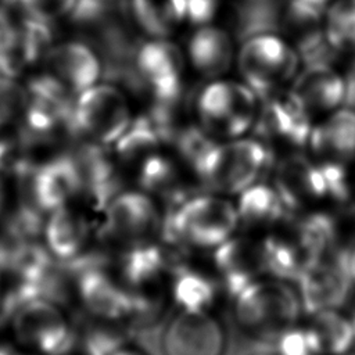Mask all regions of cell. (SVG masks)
Listing matches in <instances>:
<instances>
[{
    "instance_id": "6da1fadb",
    "label": "cell",
    "mask_w": 355,
    "mask_h": 355,
    "mask_svg": "<svg viewBox=\"0 0 355 355\" xmlns=\"http://www.w3.org/2000/svg\"><path fill=\"white\" fill-rule=\"evenodd\" d=\"M240 226L236 202L223 194H191L165 215L162 236L183 250H215Z\"/></svg>"
},
{
    "instance_id": "7a4b0ae2",
    "label": "cell",
    "mask_w": 355,
    "mask_h": 355,
    "mask_svg": "<svg viewBox=\"0 0 355 355\" xmlns=\"http://www.w3.org/2000/svg\"><path fill=\"white\" fill-rule=\"evenodd\" d=\"M232 300L240 330L261 343L275 344L283 331L297 324L302 312L298 291L270 276L254 280Z\"/></svg>"
},
{
    "instance_id": "3957f363",
    "label": "cell",
    "mask_w": 355,
    "mask_h": 355,
    "mask_svg": "<svg viewBox=\"0 0 355 355\" xmlns=\"http://www.w3.org/2000/svg\"><path fill=\"white\" fill-rule=\"evenodd\" d=\"M270 164V150L257 137L215 140L200 157L194 173L208 191L236 197L259 182Z\"/></svg>"
},
{
    "instance_id": "277c9868",
    "label": "cell",
    "mask_w": 355,
    "mask_h": 355,
    "mask_svg": "<svg viewBox=\"0 0 355 355\" xmlns=\"http://www.w3.org/2000/svg\"><path fill=\"white\" fill-rule=\"evenodd\" d=\"M261 98L244 82L218 78L196 100L198 126L215 140L245 136L254 128Z\"/></svg>"
},
{
    "instance_id": "5b68a950",
    "label": "cell",
    "mask_w": 355,
    "mask_h": 355,
    "mask_svg": "<svg viewBox=\"0 0 355 355\" xmlns=\"http://www.w3.org/2000/svg\"><path fill=\"white\" fill-rule=\"evenodd\" d=\"M8 324L21 348L36 355H71L76 347V329L61 305L44 297L18 304Z\"/></svg>"
},
{
    "instance_id": "8992f818",
    "label": "cell",
    "mask_w": 355,
    "mask_h": 355,
    "mask_svg": "<svg viewBox=\"0 0 355 355\" xmlns=\"http://www.w3.org/2000/svg\"><path fill=\"white\" fill-rule=\"evenodd\" d=\"M301 58L293 44L275 32L248 36L236 53L243 82L258 97L280 90L298 73Z\"/></svg>"
},
{
    "instance_id": "52a82bcc",
    "label": "cell",
    "mask_w": 355,
    "mask_h": 355,
    "mask_svg": "<svg viewBox=\"0 0 355 355\" xmlns=\"http://www.w3.org/2000/svg\"><path fill=\"white\" fill-rule=\"evenodd\" d=\"M132 119L126 94L114 85L98 82L76 94L72 104V126L89 144L114 146Z\"/></svg>"
},
{
    "instance_id": "ba28073f",
    "label": "cell",
    "mask_w": 355,
    "mask_h": 355,
    "mask_svg": "<svg viewBox=\"0 0 355 355\" xmlns=\"http://www.w3.org/2000/svg\"><path fill=\"white\" fill-rule=\"evenodd\" d=\"M165 215L159 201L141 189L115 193L103 207L98 232L122 248L151 241L162 233Z\"/></svg>"
},
{
    "instance_id": "9c48e42d",
    "label": "cell",
    "mask_w": 355,
    "mask_h": 355,
    "mask_svg": "<svg viewBox=\"0 0 355 355\" xmlns=\"http://www.w3.org/2000/svg\"><path fill=\"white\" fill-rule=\"evenodd\" d=\"M347 252L345 248H334L305 262L295 282L304 312L313 315L343 306L354 283L347 268Z\"/></svg>"
},
{
    "instance_id": "30bf717a",
    "label": "cell",
    "mask_w": 355,
    "mask_h": 355,
    "mask_svg": "<svg viewBox=\"0 0 355 355\" xmlns=\"http://www.w3.org/2000/svg\"><path fill=\"white\" fill-rule=\"evenodd\" d=\"M135 64L139 78L159 104H171L180 96L186 57L183 50L169 37H150L139 46Z\"/></svg>"
},
{
    "instance_id": "8fae6325",
    "label": "cell",
    "mask_w": 355,
    "mask_h": 355,
    "mask_svg": "<svg viewBox=\"0 0 355 355\" xmlns=\"http://www.w3.org/2000/svg\"><path fill=\"white\" fill-rule=\"evenodd\" d=\"M226 344L225 327L212 311L180 309L161 340L165 355H223Z\"/></svg>"
},
{
    "instance_id": "7c38bea8",
    "label": "cell",
    "mask_w": 355,
    "mask_h": 355,
    "mask_svg": "<svg viewBox=\"0 0 355 355\" xmlns=\"http://www.w3.org/2000/svg\"><path fill=\"white\" fill-rule=\"evenodd\" d=\"M29 198L49 214L83 198V179L78 161L71 155L50 158L29 173Z\"/></svg>"
},
{
    "instance_id": "4fadbf2b",
    "label": "cell",
    "mask_w": 355,
    "mask_h": 355,
    "mask_svg": "<svg viewBox=\"0 0 355 355\" xmlns=\"http://www.w3.org/2000/svg\"><path fill=\"white\" fill-rule=\"evenodd\" d=\"M212 262L222 288L233 298L241 288L266 276L263 239L234 233L212 250Z\"/></svg>"
},
{
    "instance_id": "5bb4252c",
    "label": "cell",
    "mask_w": 355,
    "mask_h": 355,
    "mask_svg": "<svg viewBox=\"0 0 355 355\" xmlns=\"http://www.w3.org/2000/svg\"><path fill=\"white\" fill-rule=\"evenodd\" d=\"M42 237L54 259L71 262L83 257L94 237V222L87 208L72 202L47 214Z\"/></svg>"
},
{
    "instance_id": "9a60e30c",
    "label": "cell",
    "mask_w": 355,
    "mask_h": 355,
    "mask_svg": "<svg viewBox=\"0 0 355 355\" xmlns=\"http://www.w3.org/2000/svg\"><path fill=\"white\" fill-rule=\"evenodd\" d=\"M75 293L89 316L126 322L129 288L119 276L111 275L103 266L80 268L75 277Z\"/></svg>"
},
{
    "instance_id": "2e32d148",
    "label": "cell",
    "mask_w": 355,
    "mask_h": 355,
    "mask_svg": "<svg viewBox=\"0 0 355 355\" xmlns=\"http://www.w3.org/2000/svg\"><path fill=\"white\" fill-rule=\"evenodd\" d=\"M255 125L263 137L277 139L294 146L308 143L311 133V115L291 93V90H276L261 97Z\"/></svg>"
},
{
    "instance_id": "e0dca14e",
    "label": "cell",
    "mask_w": 355,
    "mask_h": 355,
    "mask_svg": "<svg viewBox=\"0 0 355 355\" xmlns=\"http://www.w3.org/2000/svg\"><path fill=\"white\" fill-rule=\"evenodd\" d=\"M172 244L157 239L123 248L119 261V277L129 288L164 287L169 283L179 262L172 255Z\"/></svg>"
},
{
    "instance_id": "ac0fdd59",
    "label": "cell",
    "mask_w": 355,
    "mask_h": 355,
    "mask_svg": "<svg viewBox=\"0 0 355 355\" xmlns=\"http://www.w3.org/2000/svg\"><path fill=\"white\" fill-rule=\"evenodd\" d=\"M44 64L55 80L72 94H79L100 82L101 61L87 44L82 42H61L53 44L44 55Z\"/></svg>"
},
{
    "instance_id": "d6986e66",
    "label": "cell",
    "mask_w": 355,
    "mask_h": 355,
    "mask_svg": "<svg viewBox=\"0 0 355 355\" xmlns=\"http://www.w3.org/2000/svg\"><path fill=\"white\" fill-rule=\"evenodd\" d=\"M273 186L287 211H297L312 200L327 196L324 178L318 162L291 154L276 165Z\"/></svg>"
},
{
    "instance_id": "ffe728a7",
    "label": "cell",
    "mask_w": 355,
    "mask_h": 355,
    "mask_svg": "<svg viewBox=\"0 0 355 355\" xmlns=\"http://www.w3.org/2000/svg\"><path fill=\"white\" fill-rule=\"evenodd\" d=\"M135 171L139 189L151 194L158 201L161 198L173 201L175 207L183 198L191 196L187 189L190 166L179 157L162 153L161 148L140 161Z\"/></svg>"
},
{
    "instance_id": "44dd1931",
    "label": "cell",
    "mask_w": 355,
    "mask_h": 355,
    "mask_svg": "<svg viewBox=\"0 0 355 355\" xmlns=\"http://www.w3.org/2000/svg\"><path fill=\"white\" fill-rule=\"evenodd\" d=\"M291 93L312 114L336 110L344 103L345 79L331 64H309L293 79Z\"/></svg>"
},
{
    "instance_id": "7402d4cb",
    "label": "cell",
    "mask_w": 355,
    "mask_h": 355,
    "mask_svg": "<svg viewBox=\"0 0 355 355\" xmlns=\"http://www.w3.org/2000/svg\"><path fill=\"white\" fill-rule=\"evenodd\" d=\"M234 43L229 32L212 24H202L187 43V60L204 78H222L236 60Z\"/></svg>"
},
{
    "instance_id": "603a6c76",
    "label": "cell",
    "mask_w": 355,
    "mask_h": 355,
    "mask_svg": "<svg viewBox=\"0 0 355 355\" xmlns=\"http://www.w3.org/2000/svg\"><path fill=\"white\" fill-rule=\"evenodd\" d=\"M308 143L320 161H355V110L345 107L334 111L311 129Z\"/></svg>"
},
{
    "instance_id": "cb8c5ba5",
    "label": "cell",
    "mask_w": 355,
    "mask_h": 355,
    "mask_svg": "<svg viewBox=\"0 0 355 355\" xmlns=\"http://www.w3.org/2000/svg\"><path fill=\"white\" fill-rule=\"evenodd\" d=\"M168 287L172 302L184 311H212L222 288L216 275L186 263L173 269Z\"/></svg>"
},
{
    "instance_id": "d4e9b609",
    "label": "cell",
    "mask_w": 355,
    "mask_h": 355,
    "mask_svg": "<svg viewBox=\"0 0 355 355\" xmlns=\"http://www.w3.org/2000/svg\"><path fill=\"white\" fill-rule=\"evenodd\" d=\"M240 225L247 229L270 227L288 212L273 184L257 182L236 196Z\"/></svg>"
},
{
    "instance_id": "484cf974",
    "label": "cell",
    "mask_w": 355,
    "mask_h": 355,
    "mask_svg": "<svg viewBox=\"0 0 355 355\" xmlns=\"http://www.w3.org/2000/svg\"><path fill=\"white\" fill-rule=\"evenodd\" d=\"M130 11L150 37H169L187 19L184 0H130Z\"/></svg>"
},
{
    "instance_id": "4316f807",
    "label": "cell",
    "mask_w": 355,
    "mask_h": 355,
    "mask_svg": "<svg viewBox=\"0 0 355 355\" xmlns=\"http://www.w3.org/2000/svg\"><path fill=\"white\" fill-rule=\"evenodd\" d=\"M312 316L308 330L318 355H343L355 344V330L347 315L337 309H323Z\"/></svg>"
},
{
    "instance_id": "83f0119b",
    "label": "cell",
    "mask_w": 355,
    "mask_h": 355,
    "mask_svg": "<svg viewBox=\"0 0 355 355\" xmlns=\"http://www.w3.org/2000/svg\"><path fill=\"white\" fill-rule=\"evenodd\" d=\"M295 240L306 261L334 248H343L338 243L337 219L326 212H312L304 216L295 226Z\"/></svg>"
},
{
    "instance_id": "f1b7e54d",
    "label": "cell",
    "mask_w": 355,
    "mask_h": 355,
    "mask_svg": "<svg viewBox=\"0 0 355 355\" xmlns=\"http://www.w3.org/2000/svg\"><path fill=\"white\" fill-rule=\"evenodd\" d=\"M123 322L89 316L76 329V348L80 355H110L126 345L128 334Z\"/></svg>"
},
{
    "instance_id": "f546056e",
    "label": "cell",
    "mask_w": 355,
    "mask_h": 355,
    "mask_svg": "<svg viewBox=\"0 0 355 355\" xmlns=\"http://www.w3.org/2000/svg\"><path fill=\"white\" fill-rule=\"evenodd\" d=\"M263 262L266 276L286 282H297L306 258L297 240L280 234L263 237Z\"/></svg>"
},
{
    "instance_id": "4dcf8cb0",
    "label": "cell",
    "mask_w": 355,
    "mask_h": 355,
    "mask_svg": "<svg viewBox=\"0 0 355 355\" xmlns=\"http://www.w3.org/2000/svg\"><path fill=\"white\" fill-rule=\"evenodd\" d=\"M324 35L340 54H355V0H334L326 7Z\"/></svg>"
},
{
    "instance_id": "1f68e13d",
    "label": "cell",
    "mask_w": 355,
    "mask_h": 355,
    "mask_svg": "<svg viewBox=\"0 0 355 355\" xmlns=\"http://www.w3.org/2000/svg\"><path fill=\"white\" fill-rule=\"evenodd\" d=\"M19 33L21 28L14 18L0 7V68L12 76L24 65L19 53Z\"/></svg>"
},
{
    "instance_id": "d6a6232c",
    "label": "cell",
    "mask_w": 355,
    "mask_h": 355,
    "mask_svg": "<svg viewBox=\"0 0 355 355\" xmlns=\"http://www.w3.org/2000/svg\"><path fill=\"white\" fill-rule=\"evenodd\" d=\"M25 100V87L15 80V76L6 73L0 68V129L22 115Z\"/></svg>"
},
{
    "instance_id": "836d02e7",
    "label": "cell",
    "mask_w": 355,
    "mask_h": 355,
    "mask_svg": "<svg viewBox=\"0 0 355 355\" xmlns=\"http://www.w3.org/2000/svg\"><path fill=\"white\" fill-rule=\"evenodd\" d=\"M26 18L40 22H54L72 15L78 0H17Z\"/></svg>"
},
{
    "instance_id": "e575fe53",
    "label": "cell",
    "mask_w": 355,
    "mask_h": 355,
    "mask_svg": "<svg viewBox=\"0 0 355 355\" xmlns=\"http://www.w3.org/2000/svg\"><path fill=\"white\" fill-rule=\"evenodd\" d=\"M273 345L277 355H318L308 327H298L297 324L283 331Z\"/></svg>"
},
{
    "instance_id": "d590c367",
    "label": "cell",
    "mask_w": 355,
    "mask_h": 355,
    "mask_svg": "<svg viewBox=\"0 0 355 355\" xmlns=\"http://www.w3.org/2000/svg\"><path fill=\"white\" fill-rule=\"evenodd\" d=\"M187 19L197 25L208 24L215 17L219 0H184Z\"/></svg>"
},
{
    "instance_id": "8d00e7d4",
    "label": "cell",
    "mask_w": 355,
    "mask_h": 355,
    "mask_svg": "<svg viewBox=\"0 0 355 355\" xmlns=\"http://www.w3.org/2000/svg\"><path fill=\"white\" fill-rule=\"evenodd\" d=\"M345 79V96L344 104L352 110H355V61L352 62L348 75Z\"/></svg>"
},
{
    "instance_id": "74e56055",
    "label": "cell",
    "mask_w": 355,
    "mask_h": 355,
    "mask_svg": "<svg viewBox=\"0 0 355 355\" xmlns=\"http://www.w3.org/2000/svg\"><path fill=\"white\" fill-rule=\"evenodd\" d=\"M347 268L352 282L355 283V244L347 252Z\"/></svg>"
},
{
    "instance_id": "f35d334b",
    "label": "cell",
    "mask_w": 355,
    "mask_h": 355,
    "mask_svg": "<svg viewBox=\"0 0 355 355\" xmlns=\"http://www.w3.org/2000/svg\"><path fill=\"white\" fill-rule=\"evenodd\" d=\"M0 355H36L33 352H29L22 348V351H17L15 348H11L8 345H0Z\"/></svg>"
},
{
    "instance_id": "ab89813d",
    "label": "cell",
    "mask_w": 355,
    "mask_h": 355,
    "mask_svg": "<svg viewBox=\"0 0 355 355\" xmlns=\"http://www.w3.org/2000/svg\"><path fill=\"white\" fill-rule=\"evenodd\" d=\"M110 355H146V354L141 352V351H139V349H136V348H133V347L123 345V347H121L119 349L114 351V352L110 354Z\"/></svg>"
},
{
    "instance_id": "60d3db41",
    "label": "cell",
    "mask_w": 355,
    "mask_h": 355,
    "mask_svg": "<svg viewBox=\"0 0 355 355\" xmlns=\"http://www.w3.org/2000/svg\"><path fill=\"white\" fill-rule=\"evenodd\" d=\"M4 290H6V283H4V273H3V270L0 269V304H1V300H3V295H4Z\"/></svg>"
},
{
    "instance_id": "b9f144b4",
    "label": "cell",
    "mask_w": 355,
    "mask_h": 355,
    "mask_svg": "<svg viewBox=\"0 0 355 355\" xmlns=\"http://www.w3.org/2000/svg\"><path fill=\"white\" fill-rule=\"evenodd\" d=\"M1 204H3V187L0 183V208H1Z\"/></svg>"
},
{
    "instance_id": "7bdbcfd3",
    "label": "cell",
    "mask_w": 355,
    "mask_h": 355,
    "mask_svg": "<svg viewBox=\"0 0 355 355\" xmlns=\"http://www.w3.org/2000/svg\"><path fill=\"white\" fill-rule=\"evenodd\" d=\"M255 355H273V354H269V352H258Z\"/></svg>"
},
{
    "instance_id": "ee69618b",
    "label": "cell",
    "mask_w": 355,
    "mask_h": 355,
    "mask_svg": "<svg viewBox=\"0 0 355 355\" xmlns=\"http://www.w3.org/2000/svg\"><path fill=\"white\" fill-rule=\"evenodd\" d=\"M343 355H355V352H349V351H348V352H345V354H343Z\"/></svg>"
},
{
    "instance_id": "f6af8a7d",
    "label": "cell",
    "mask_w": 355,
    "mask_h": 355,
    "mask_svg": "<svg viewBox=\"0 0 355 355\" xmlns=\"http://www.w3.org/2000/svg\"><path fill=\"white\" fill-rule=\"evenodd\" d=\"M98 1H101V3H108V1H114V0H98Z\"/></svg>"
},
{
    "instance_id": "bcb514c9",
    "label": "cell",
    "mask_w": 355,
    "mask_h": 355,
    "mask_svg": "<svg viewBox=\"0 0 355 355\" xmlns=\"http://www.w3.org/2000/svg\"><path fill=\"white\" fill-rule=\"evenodd\" d=\"M254 1H273V0H254Z\"/></svg>"
}]
</instances>
